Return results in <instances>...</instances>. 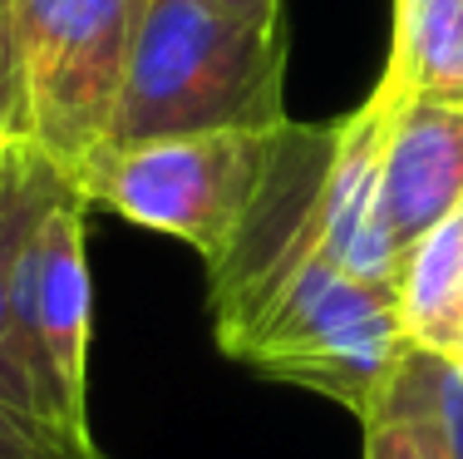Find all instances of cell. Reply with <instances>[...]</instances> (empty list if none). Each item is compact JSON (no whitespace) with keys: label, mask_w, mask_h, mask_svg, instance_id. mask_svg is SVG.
<instances>
[{"label":"cell","mask_w":463,"mask_h":459,"mask_svg":"<svg viewBox=\"0 0 463 459\" xmlns=\"http://www.w3.org/2000/svg\"><path fill=\"white\" fill-rule=\"evenodd\" d=\"M286 20L257 25L207 0H153L128 54L109 148L286 124Z\"/></svg>","instance_id":"cell-1"},{"label":"cell","mask_w":463,"mask_h":459,"mask_svg":"<svg viewBox=\"0 0 463 459\" xmlns=\"http://www.w3.org/2000/svg\"><path fill=\"white\" fill-rule=\"evenodd\" d=\"M222 351L370 425L414 341L400 316V287L360 282L335 262L311 257Z\"/></svg>","instance_id":"cell-2"},{"label":"cell","mask_w":463,"mask_h":459,"mask_svg":"<svg viewBox=\"0 0 463 459\" xmlns=\"http://www.w3.org/2000/svg\"><path fill=\"white\" fill-rule=\"evenodd\" d=\"M148 5L153 0H5L30 144L70 188L109 148L114 104Z\"/></svg>","instance_id":"cell-3"},{"label":"cell","mask_w":463,"mask_h":459,"mask_svg":"<svg viewBox=\"0 0 463 459\" xmlns=\"http://www.w3.org/2000/svg\"><path fill=\"white\" fill-rule=\"evenodd\" d=\"M277 129H213L104 148L80 173L84 207H109L138 227L187 243L207 267L227 257L277 158Z\"/></svg>","instance_id":"cell-4"},{"label":"cell","mask_w":463,"mask_h":459,"mask_svg":"<svg viewBox=\"0 0 463 459\" xmlns=\"http://www.w3.org/2000/svg\"><path fill=\"white\" fill-rule=\"evenodd\" d=\"M330 153H335V124L306 129L291 119L281 124L277 158H271V173L251 203L247 223H241L237 243L227 247L217 267H207L217 346H227L311 257H326L321 227Z\"/></svg>","instance_id":"cell-5"},{"label":"cell","mask_w":463,"mask_h":459,"mask_svg":"<svg viewBox=\"0 0 463 459\" xmlns=\"http://www.w3.org/2000/svg\"><path fill=\"white\" fill-rule=\"evenodd\" d=\"M90 257H84V203L64 193L40 217L15 267V326L30 370L64 406L74 430L90 435Z\"/></svg>","instance_id":"cell-6"},{"label":"cell","mask_w":463,"mask_h":459,"mask_svg":"<svg viewBox=\"0 0 463 459\" xmlns=\"http://www.w3.org/2000/svg\"><path fill=\"white\" fill-rule=\"evenodd\" d=\"M463 207V104H390L380 144V217L404 257Z\"/></svg>","instance_id":"cell-7"},{"label":"cell","mask_w":463,"mask_h":459,"mask_svg":"<svg viewBox=\"0 0 463 459\" xmlns=\"http://www.w3.org/2000/svg\"><path fill=\"white\" fill-rule=\"evenodd\" d=\"M390 124V100L380 90L370 94L355 114L335 124V153L326 173V227H321V253L340 272L360 282H384L400 287L404 253L384 233L380 217V144Z\"/></svg>","instance_id":"cell-8"},{"label":"cell","mask_w":463,"mask_h":459,"mask_svg":"<svg viewBox=\"0 0 463 459\" xmlns=\"http://www.w3.org/2000/svg\"><path fill=\"white\" fill-rule=\"evenodd\" d=\"M64 193H74V188L64 183V173L54 168L45 153L35 148L25 178L15 183L10 203L0 207V400L15 406L20 415H30V420L54 425V430H64V435H84V430H74L64 406L40 386L35 370H30L25 346H20V326H15V267H20V253H25L30 233L40 227V217H45Z\"/></svg>","instance_id":"cell-9"},{"label":"cell","mask_w":463,"mask_h":459,"mask_svg":"<svg viewBox=\"0 0 463 459\" xmlns=\"http://www.w3.org/2000/svg\"><path fill=\"white\" fill-rule=\"evenodd\" d=\"M374 90L390 104H463V0H394L390 60Z\"/></svg>","instance_id":"cell-10"},{"label":"cell","mask_w":463,"mask_h":459,"mask_svg":"<svg viewBox=\"0 0 463 459\" xmlns=\"http://www.w3.org/2000/svg\"><path fill=\"white\" fill-rule=\"evenodd\" d=\"M400 316L419 351L458 356L463 346V207L410 247L400 272Z\"/></svg>","instance_id":"cell-11"},{"label":"cell","mask_w":463,"mask_h":459,"mask_svg":"<svg viewBox=\"0 0 463 459\" xmlns=\"http://www.w3.org/2000/svg\"><path fill=\"white\" fill-rule=\"evenodd\" d=\"M384 415H414L434 430L444 459H463V360L434 356V351H414L404 356L400 376H394L390 396L374 420Z\"/></svg>","instance_id":"cell-12"},{"label":"cell","mask_w":463,"mask_h":459,"mask_svg":"<svg viewBox=\"0 0 463 459\" xmlns=\"http://www.w3.org/2000/svg\"><path fill=\"white\" fill-rule=\"evenodd\" d=\"M0 459H109L90 435H64L0 400Z\"/></svg>","instance_id":"cell-13"},{"label":"cell","mask_w":463,"mask_h":459,"mask_svg":"<svg viewBox=\"0 0 463 459\" xmlns=\"http://www.w3.org/2000/svg\"><path fill=\"white\" fill-rule=\"evenodd\" d=\"M365 459H444L434 430L414 415H384L365 425Z\"/></svg>","instance_id":"cell-14"},{"label":"cell","mask_w":463,"mask_h":459,"mask_svg":"<svg viewBox=\"0 0 463 459\" xmlns=\"http://www.w3.org/2000/svg\"><path fill=\"white\" fill-rule=\"evenodd\" d=\"M10 144H30V119H25L15 54H10V30L0 25V148H10Z\"/></svg>","instance_id":"cell-15"},{"label":"cell","mask_w":463,"mask_h":459,"mask_svg":"<svg viewBox=\"0 0 463 459\" xmlns=\"http://www.w3.org/2000/svg\"><path fill=\"white\" fill-rule=\"evenodd\" d=\"M30 158H35V144H10V148H0V207L10 203V193H15V183L25 178Z\"/></svg>","instance_id":"cell-16"},{"label":"cell","mask_w":463,"mask_h":459,"mask_svg":"<svg viewBox=\"0 0 463 459\" xmlns=\"http://www.w3.org/2000/svg\"><path fill=\"white\" fill-rule=\"evenodd\" d=\"M207 5L241 20H257V25H281V0H207Z\"/></svg>","instance_id":"cell-17"},{"label":"cell","mask_w":463,"mask_h":459,"mask_svg":"<svg viewBox=\"0 0 463 459\" xmlns=\"http://www.w3.org/2000/svg\"><path fill=\"white\" fill-rule=\"evenodd\" d=\"M0 25H5V0H0Z\"/></svg>","instance_id":"cell-18"},{"label":"cell","mask_w":463,"mask_h":459,"mask_svg":"<svg viewBox=\"0 0 463 459\" xmlns=\"http://www.w3.org/2000/svg\"><path fill=\"white\" fill-rule=\"evenodd\" d=\"M449 360H463V346H458V356H449Z\"/></svg>","instance_id":"cell-19"}]
</instances>
